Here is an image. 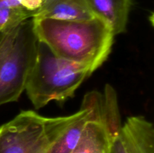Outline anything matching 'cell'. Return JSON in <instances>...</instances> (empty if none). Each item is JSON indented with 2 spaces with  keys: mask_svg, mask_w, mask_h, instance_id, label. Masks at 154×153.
<instances>
[{
  "mask_svg": "<svg viewBox=\"0 0 154 153\" xmlns=\"http://www.w3.org/2000/svg\"><path fill=\"white\" fill-rule=\"evenodd\" d=\"M93 72L88 66L62 58L38 40L35 57L25 91L35 109L51 101L63 102L73 97L82 82Z\"/></svg>",
  "mask_w": 154,
  "mask_h": 153,
  "instance_id": "obj_2",
  "label": "cell"
},
{
  "mask_svg": "<svg viewBox=\"0 0 154 153\" xmlns=\"http://www.w3.org/2000/svg\"><path fill=\"white\" fill-rule=\"evenodd\" d=\"M110 153H154V128L141 116L127 118L111 140Z\"/></svg>",
  "mask_w": 154,
  "mask_h": 153,
  "instance_id": "obj_5",
  "label": "cell"
},
{
  "mask_svg": "<svg viewBox=\"0 0 154 153\" xmlns=\"http://www.w3.org/2000/svg\"><path fill=\"white\" fill-rule=\"evenodd\" d=\"M32 19L38 40L62 58L88 66L94 72L111 53L115 35L100 17L84 20Z\"/></svg>",
  "mask_w": 154,
  "mask_h": 153,
  "instance_id": "obj_1",
  "label": "cell"
},
{
  "mask_svg": "<svg viewBox=\"0 0 154 153\" xmlns=\"http://www.w3.org/2000/svg\"><path fill=\"white\" fill-rule=\"evenodd\" d=\"M90 118V110L81 106L78 116L56 140L48 153H72L78 143L86 123Z\"/></svg>",
  "mask_w": 154,
  "mask_h": 153,
  "instance_id": "obj_11",
  "label": "cell"
},
{
  "mask_svg": "<svg viewBox=\"0 0 154 153\" xmlns=\"http://www.w3.org/2000/svg\"><path fill=\"white\" fill-rule=\"evenodd\" d=\"M95 16L88 0H44L33 17L84 20Z\"/></svg>",
  "mask_w": 154,
  "mask_h": 153,
  "instance_id": "obj_7",
  "label": "cell"
},
{
  "mask_svg": "<svg viewBox=\"0 0 154 153\" xmlns=\"http://www.w3.org/2000/svg\"><path fill=\"white\" fill-rule=\"evenodd\" d=\"M37 42L32 18L0 32V106L17 101L25 91Z\"/></svg>",
  "mask_w": 154,
  "mask_h": 153,
  "instance_id": "obj_3",
  "label": "cell"
},
{
  "mask_svg": "<svg viewBox=\"0 0 154 153\" xmlns=\"http://www.w3.org/2000/svg\"><path fill=\"white\" fill-rule=\"evenodd\" d=\"M111 138L102 123L90 118L72 153H110Z\"/></svg>",
  "mask_w": 154,
  "mask_h": 153,
  "instance_id": "obj_10",
  "label": "cell"
},
{
  "mask_svg": "<svg viewBox=\"0 0 154 153\" xmlns=\"http://www.w3.org/2000/svg\"><path fill=\"white\" fill-rule=\"evenodd\" d=\"M81 106L90 110L91 118L105 125L111 140L118 134L122 126L117 93L107 84L102 93L92 91L83 98Z\"/></svg>",
  "mask_w": 154,
  "mask_h": 153,
  "instance_id": "obj_6",
  "label": "cell"
},
{
  "mask_svg": "<svg viewBox=\"0 0 154 153\" xmlns=\"http://www.w3.org/2000/svg\"><path fill=\"white\" fill-rule=\"evenodd\" d=\"M44 0H0V32L14 28L32 18Z\"/></svg>",
  "mask_w": 154,
  "mask_h": 153,
  "instance_id": "obj_9",
  "label": "cell"
},
{
  "mask_svg": "<svg viewBox=\"0 0 154 153\" xmlns=\"http://www.w3.org/2000/svg\"><path fill=\"white\" fill-rule=\"evenodd\" d=\"M95 15L111 26L114 35L126 30L132 0H88Z\"/></svg>",
  "mask_w": 154,
  "mask_h": 153,
  "instance_id": "obj_8",
  "label": "cell"
},
{
  "mask_svg": "<svg viewBox=\"0 0 154 153\" xmlns=\"http://www.w3.org/2000/svg\"><path fill=\"white\" fill-rule=\"evenodd\" d=\"M79 115L45 117L23 110L0 125V153H48L53 143Z\"/></svg>",
  "mask_w": 154,
  "mask_h": 153,
  "instance_id": "obj_4",
  "label": "cell"
}]
</instances>
